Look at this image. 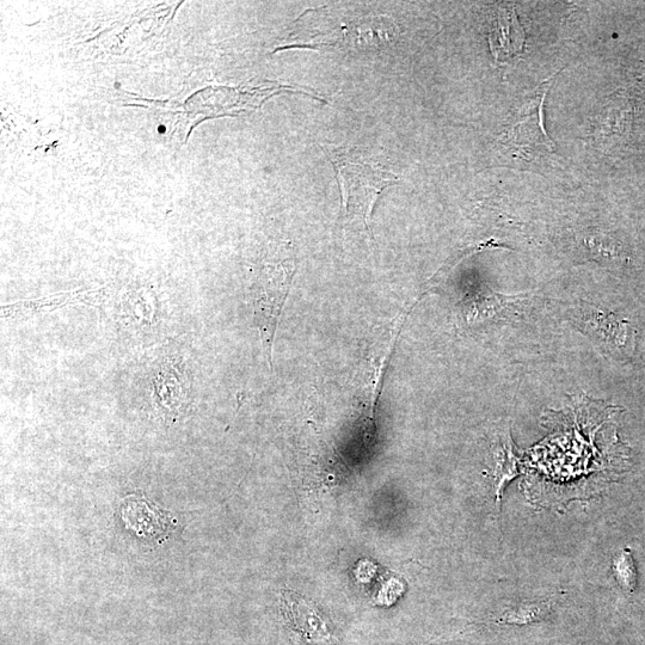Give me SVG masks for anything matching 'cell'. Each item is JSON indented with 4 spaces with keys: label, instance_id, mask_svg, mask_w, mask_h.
<instances>
[{
    "label": "cell",
    "instance_id": "obj_8",
    "mask_svg": "<svg viewBox=\"0 0 645 645\" xmlns=\"http://www.w3.org/2000/svg\"><path fill=\"white\" fill-rule=\"evenodd\" d=\"M174 365L165 366L162 372L157 374L155 380L156 401L161 407H168L171 411L175 410L176 397L180 399L181 395L186 393L183 386L186 385V380H180L183 374L176 372ZM184 377V376H183Z\"/></svg>",
    "mask_w": 645,
    "mask_h": 645
},
{
    "label": "cell",
    "instance_id": "obj_2",
    "mask_svg": "<svg viewBox=\"0 0 645 645\" xmlns=\"http://www.w3.org/2000/svg\"><path fill=\"white\" fill-rule=\"evenodd\" d=\"M556 76L540 83L536 90L526 97L518 112L513 114L499 134L502 145L524 152L537 149L555 151V144L545 131L543 112L546 95Z\"/></svg>",
    "mask_w": 645,
    "mask_h": 645
},
{
    "label": "cell",
    "instance_id": "obj_4",
    "mask_svg": "<svg viewBox=\"0 0 645 645\" xmlns=\"http://www.w3.org/2000/svg\"><path fill=\"white\" fill-rule=\"evenodd\" d=\"M282 613L305 645H341L323 613L300 595L282 594Z\"/></svg>",
    "mask_w": 645,
    "mask_h": 645
},
{
    "label": "cell",
    "instance_id": "obj_3",
    "mask_svg": "<svg viewBox=\"0 0 645 645\" xmlns=\"http://www.w3.org/2000/svg\"><path fill=\"white\" fill-rule=\"evenodd\" d=\"M292 278V267L279 266L264 269L255 282L253 291L255 323L260 330L263 349L269 362H272L276 327L290 293Z\"/></svg>",
    "mask_w": 645,
    "mask_h": 645
},
{
    "label": "cell",
    "instance_id": "obj_5",
    "mask_svg": "<svg viewBox=\"0 0 645 645\" xmlns=\"http://www.w3.org/2000/svg\"><path fill=\"white\" fill-rule=\"evenodd\" d=\"M489 43L495 60L502 63L524 52L525 32L513 6L501 8L490 29Z\"/></svg>",
    "mask_w": 645,
    "mask_h": 645
},
{
    "label": "cell",
    "instance_id": "obj_6",
    "mask_svg": "<svg viewBox=\"0 0 645 645\" xmlns=\"http://www.w3.org/2000/svg\"><path fill=\"white\" fill-rule=\"evenodd\" d=\"M122 519L139 536L159 537L171 530L172 522L167 513L152 507L143 499L128 497L122 507Z\"/></svg>",
    "mask_w": 645,
    "mask_h": 645
},
{
    "label": "cell",
    "instance_id": "obj_1",
    "mask_svg": "<svg viewBox=\"0 0 645 645\" xmlns=\"http://www.w3.org/2000/svg\"><path fill=\"white\" fill-rule=\"evenodd\" d=\"M324 151L340 184L344 217L358 221L371 233L374 206L384 190L397 182V176L353 150L325 147Z\"/></svg>",
    "mask_w": 645,
    "mask_h": 645
},
{
    "label": "cell",
    "instance_id": "obj_10",
    "mask_svg": "<svg viewBox=\"0 0 645 645\" xmlns=\"http://www.w3.org/2000/svg\"><path fill=\"white\" fill-rule=\"evenodd\" d=\"M614 571L618 580L626 588H634L636 581V574L634 564H632L631 556L623 552L616 561H614Z\"/></svg>",
    "mask_w": 645,
    "mask_h": 645
},
{
    "label": "cell",
    "instance_id": "obj_9",
    "mask_svg": "<svg viewBox=\"0 0 645 645\" xmlns=\"http://www.w3.org/2000/svg\"><path fill=\"white\" fill-rule=\"evenodd\" d=\"M545 612L542 608L537 606H524L520 608H515L502 614V616L497 620L499 624H512V625H524L528 623L537 622L539 619H543Z\"/></svg>",
    "mask_w": 645,
    "mask_h": 645
},
{
    "label": "cell",
    "instance_id": "obj_7",
    "mask_svg": "<svg viewBox=\"0 0 645 645\" xmlns=\"http://www.w3.org/2000/svg\"><path fill=\"white\" fill-rule=\"evenodd\" d=\"M104 296H106V293L102 291L61 294V296L4 306L3 315L6 317L18 315L27 316L33 315V313H39L45 309L49 311L73 304H94V301H98Z\"/></svg>",
    "mask_w": 645,
    "mask_h": 645
}]
</instances>
